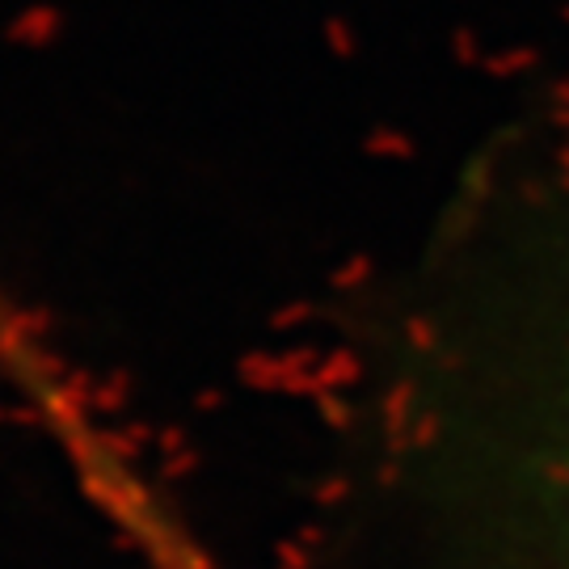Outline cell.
<instances>
[{
  "mask_svg": "<svg viewBox=\"0 0 569 569\" xmlns=\"http://www.w3.org/2000/svg\"><path fill=\"white\" fill-rule=\"evenodd\" d=\"M489 507L510 569H569V329L493 443Z\"/></svg>",
  "mask_w": 569,
  "mask_h": 569,
  "instance_id": "obj_1",
  "label": "cell"
}]
</instances>
